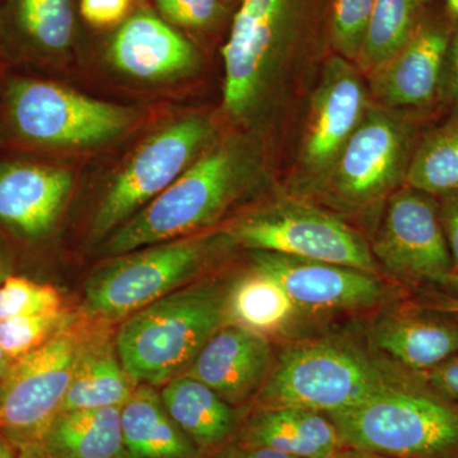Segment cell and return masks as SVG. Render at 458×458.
I'll list each match as a JSON object with an SVG mask.
<instances>
[{
    "label": "cell",
    "instance_id": "ba28073f",
    "mask_svg": "<svg viewBox=\"0 0 458 458\" xmlns=\"http://www.w3.org/2000/svg\"><path fill=\"white\" fill-rule=\"evenodd\" d=\"M4 107L13 134L36 147L99 146L120 137L135 122L131 108L31 78L7 84Z\"/></svg>",
    "mask_w": 458,
    "mask_h": 458
},
{
    "label": "cell",
    "instance_id": "7a4b0ae2",
    "mask_svg": "<svg viewBox=\"0 0 458 458\" xmlns=\"http://www.w3.org/2000/svg\"><path fill=\"white\" fill-rule=\"evenodd\" d=\"M415 375L348 335L285 345L252 409L297 408L334 414L354 408Z\"/></svg>",
    "mask_w": 458,
    "mask_h": 458
},
{
    "label": "cell",
    "instance_id": "74e56055",
    "mask_svg": "<svg viewBox=\"0 0 458 458\" xmlns=\"http://www.w3.org/2000/svg\"><path fill=\"white\" fill-rule=\"evenodd\" d=\"M419 302L433 307V309L441 310V311L454 313L458 315V301L448 295L441 293V292L434 291V289H427L421 291Z\"/></svg>",
    "mask_w": 458,
    "mask_h": 458
},
{
    "label": "cell",
    "instance_id": "d4e9b609",
    "mask_svg": "<svg viewBox=\"0 0 458 458\" xmlns=\"http://www.w3.org/2000/svg\"><path fill=\"white\" fill-rule=\"evenodd\" d=\"M137 386L123 369L116 346L89 340L60 411L122 408Z\"/></svg>",
    "mask_w": 458,
    "mask_h": 458
},
{
    "label": "cell",
    "instance_id": "f6af8a7d",
    "mask_svg": "<svg viewBox=\"0 0 458 458\" xmlns=\"http://www.w3.org/2000/svg\"><path fill=\"white\" fill-rule=\"evenodd\" d=\"M12 360H9L7 354L3 352L2 346H0V364H5V366H9L12 363Z\"/></svg>",
    "mask_w": 458,
    "mask_h": 458
},
{
    "label": "cell",
    "instance_id": "ffe728a7",
    "mask_svg": "<svg viewBox=\"0 0 458 458\" xmlns=\"http://www.w3.org/2000/svg\"><path fill=\"white\" fill-rule=\"evenodd\" d=\"M234 441L295 458H331L343 448L335 424L327 414L297 408L250 410L241 419Z\"/></svg>",
    "mask_w": 458,
    "mask_h": 458
},
{
    "label": "cell",
    "instance_id": "b9f144b4",
    "mask_svg": "<svg viewBox=\"0 0 458 458\" xmlns=\"http://www.w3.org/2000/svg\"><path fill=\"white\" fill-rule=\"evenodd\" d=\"M9 276H11V260H9L8 252L0 242V283L4 282Z\"/></svg>",
    "mask_w": 458,
    "mask_h": 458
},
{
    "label": "cell",
    "instance_id": "9a60e30c",
    "mask_svg": "<svg viewBox=\"0 0 458 458\" xmlns=\"http://www.w3.org/2000/svg\"><path fill=\"white\" fill-rule=\"evenodd\" d=\"M454 26L445 12L424 13L409 41L369 74L378 105L394 110H441L439 87Z\"/></svg>",
    "mask_w": 458,
    "mask_h": 458
},
{
    "label": "cell",
    "instance_id": "bcb514c9",
    "mask_svg": "<svg viewBox=\"0 0 458 458\" xmlns=\"http://www.w3.org/2000/svg\"><path fill=\"white\" fill-rule=\"evenodd\" d=\"M9 366H5V364H0V384H2L3 379H4L5 372H7Z\"/></svg>",
    "mask_w": 458,
    "mask_h": 458
},
{
    "label": "cell",
    "instance_id": "6da1fadb",
    "mask_svg": "<svg viewBox=\"0 0 458 458\" xmlns=\"http://www.w3.org/2000/svg\"><path fill=\"white\" fill-rule=\"evenodd\" d=\"M261 172L260 157L245 140L210 148L170 188L108 234L101 254L114 258L212 227L256 188Z\"/></svg>",
    "mask_w": 458,
    "mask_h": 458
},
{
    "label": "cell",
    "instance_id": "277c9868",
    "mask_svg": "<svg viewBox=\"0 0 458 458\" xmlns=\"http://www.w3.org/2000/svg\"><path fill=\"white\" fill-rule=\"evenodd\" d=\"M327 417L342 447L393 458H458V403L436 393L420 373Z\"/></svg>",
    "mask_w": 458,
    "mask_h": 458
},
{
    "label": "cell",
    "instance_id": "1f68e13d",
    "mask_svg": "<svg viewBox=\"0 0 458 458\" xmlns=\"http://www.w3.org/2000/svg\"><path fill=\"white\" fill-rule=\"evenodd\" d=\"M157 7L171 22L189 29H207L221 20V0H155Z\"/></svg>",
    "mask_w": 458,
    "mask_h": 458
},
{
    "label": "cell",
    "instance_id": "83f0119b",
    "mask_svg": "<svg viewBox=\"0 0 458 458\" xmlns=\"http://www.w3.org/2000/svg\"><path fill=\"white\" fill-rule=\"evenodd\" d=\"M421 0H375L355 65L369 74L409 41L424 16Z\"/></svg>",
    "mask_w": 458,
    "mask_h": 458
},
{
    "label": "cell",
    "instance_id": "cb8c5ba5",
    "mask_svg": "<svg viewBox=\"0 0 458 458\" xmlns=\"http://www.w3.org/2000/svg\"><path fill=\"white\" fill-rule=\"evenodd\" d=\"M40 443L54 458H126L122 408L60 411Z\"/></svg>",
    "mask_w": 458,
    "mask_h": 458
},
{
    "label": "cell",
    "instance_id": "e575fe53",
    "mask_svg": "<svg viewBox=\"0 0 458 458\" xmlns=\"http://www.w3.org/2000/svg\"><path fill=\"white\" fill-rule=\"evenodd\" d=\"M421 376L436 393L458 403V352Z\"/></svg>",
    "mask_w": 458,
    "mask_h": 458
},
{
    "label": "cell",
    "instance_id": "7c38bea8",
    "mask_svg": "<svg viewBox=\"0 0 458 458\" xmlns=\"http://www.w3.org/2000/svg\"><path fill=\"white\" fill-rule=\"evenodd\" d=\"M369 246L379 267L417 292L438 288L454 271L438 199L411 186H403L386 200Z\"/></svg>",
    "mask_w": 458,
    "mask_h": 458
},
{
    "label": "cell",
    "instance_id": "f546056e",
    "mask_svg": "<svg viewBox=\"0 0 458 458\" xmlns=\"http://www.w3.org/2000/svg\"><path fill=\"white\" fill-rule=\"evenodd\" d=\"M60 310H63L62 297L53 285L13 276L0 283V319Z\"/></svg>",
    "mask_w": 458,
    "mask_h": 458
},
{
    "label": "cell",
    "instance_id": "5bb4252c",
    "mask_svg": "<svg viewBox=\"0 0 458 458\" xmlns=\"http://www.w3.org/2000/svg\"><path fill=\"white\" fill-rule=\"evenodd\" d=\"M369 106L358 66L339 55L330 57L312 95L301 148V168L313 189L333 170Z\"/></svg>",
    "mask_w": 458,
    "mask_h": 458
},
{
    "label": "cell",
    "instance_id": "ac0fdd59",
    "mask_svg": "<svg viewBox=\"0 0 458 458\" xmlns=\"http://www.w3.org/2000/svg\"><path fill=\"white\" fill-rule=\"evenodd\" d=\"M73 176L55 165L0 164V225L22 240H44L56 227L73 190Z\"/></svg>",
    "mask_w": 458,
    "mask_h": 458
},
{
    "label": "cell",
    "instance_id": "9c48e42d",
    "mask_svg": "<svg viewBox=\"0 0 458 458\" xmlns=\"http://www.w3.org/2000/svg\"><path fill=\"white\" fill-rule=\"evenodd\" d=\"M236 245L379 274L366 238L336 214L309 201L280 199L227 229Z\"/></svg>",
    "mask_w": 458,
    "mask_h": 458
},
{
    "label": "cell",
    "instance_id": "30bf717a",
    "mask_svg": "<svg viewBox=\"0 0 458 458\" xmlns=\"http://www.w3.org/2000/svg\"><path fill=\"white\" fill-rule=\"evenodd\" d=\"M213 123L191 114L157 131L131 156L102 198L92 221V238L104 241L150 201L170 188L208 149Z\"/></svg>",
    "mask_w": 458,
    "mask_h": 458
},
{
    "label": "cell",
    "instance_id": "8d00e7d4",
    "mask_svg": "<svg viewBox=\"0 0 458 458\" xmlns=\"http://www.w3.org/2000/svg\"><path fill=\"white\" fill-rule=\"evenodd\" d=\"M216 458H295L282 454V452L271 450L258 445H241L236 441L231 443L228 447L221 452Z\"/></svg>",
    "mask_w": 458,
    "mask_h": 458
},
{
    "label": "cell",
    "instance_id": "7bdbcfd3",
    "mask_svg": "<svg viewBox=\"0 0 458 458\" xmlns=\"http://www.w3.org/2000/svg\"><path fill=\"white\" fill-rule=\"evenodd\" d=\"M18 448L0 433V458H17Z\"/></svg>",
    "mask_w": 458,
    "mask_h": 458
},
{
    "label": "cell",
    "instance_id": "836d02e7",
    "mask_svg": "<svg viewBox=\"0 0 458 458\" xmlns=\"http://www.w3.org/2000/svg\"><path fill=\"white\" fill-rule=\"evenodd\" d=\"M456 106H458V22L454 23L447 51H445L438 95V107L445 113Z\"/></svg>",
    "mask_w": 458,
    "mask_h": 458
},
{
    "label": "cell",
    "instance_id": "d6a6232c",
    "mask_svg": "<svg viewBox=\"0 0 458 458\" xmlns=\"http://www.w3.org/2000/svg\"><path fill=\"white\" fill-rule=\"evenodd\" d=\"M131 3L132 0H81V14L98 29L113 27L125 20Z\"/></svg>",
    "mask_w": 458,
    "mask_h": 458
},
{
    "label": "cell",
    "instance_id": "2e32d148",
    "mask_svg": "<svg viewBox=\"0 0 458 458\" xmlns=\"http://www.w3.org/2000/svg\"><path fill=\"white\" fill-rule=\"evenodd\" d=\"M375 351L411 372H429L458 352V315L415 301L394 303L369 330Z\"/></svg>",
    "mask_w": 458,
    "mask_h": 458
},
{
    "label": "cell",
    "instance_id": "d590c367",
    "mask_svg": "<svg viewBox=\"0 0 458 458\" xmlns=\"http://www.w3.org/2000/svg\"><path fill=\"white\" fill-rule=\"evenodd\" d=\"M438 201L443 229L454 261V271L458 273V191L439 198Z\"/></svg>",
    "mask_w": 458,
    "mask_h": 458
},
{
    "label": "cell",
    "instance_id": "60d3db41",
    "mask_svg": "<svg viewBox=\"0 0 458 458\" xmlns=\"http://www.w3.org/2000/svg\"><path fill=\"white\" fill-rule=\"evenodd\" d=\"M331 458H393L382 456V454H373V452H367L361 450H355V448H340Z\"/></svg>",
    "mask_w": 458,
    "mask_h": 458
},
{
    "label": "cell",
    "instance_id": "7402d4cb",
    "mask_svg": "<svg viewBox=\"0 0 458 458\" xmlns=\"http://www.w3.org/2000/svg\"><path fill=\"white\" fill-rule=\"evenodd\" d=\"M229 325L271 339H292L307 327L309 318L295 306L278 280L252 267L231 282L227 297Z\"/></svg>",
    "mask_w": 458,
    "mask_h": 458
},
{
    "label": "cell",
    "instance_id": "603a6c76",
    "mask_svg": "<svg viewBox=\"0 0 458 458\" xmlns=\"http://www.w3.org/2000/svg\"><path fill=\"white\" fill-rule=\"evenodd\" d=\"M126 458H205L168 414L155 386L138 385L122 406Z\"/></svg>",
    "mask_w": 458,
    "mask_h": 458
},
{
    "label": "cell",
    "instance_id": "f1b7e54d",
    "mask_svg": "<svg viewBox=\"0 0 458 458\" xmlns=\"http://www.w3.org/2000/svg\"><path fill=\"white\" fill-rule=\"evenodd\" d=\"M73 325L74 316L64 310L0 319V346L9 360H14L40 348Z\"/></svg>",
    "mask_w": 458,
    "mask_h": 458
},
{
    "label": "cell",
    "instance_id": "ab89813d",
    "mask_svg": "<svg viewBox=\"0 0 458 458\" xmlns=\"http://www.w3.org/2000/svg\"><path fill=\"white\" fill-rule=\"evenodd\" d=\"M434 291L441 292V293L458 301V273L452 271L451 276H448L447 279Z\"/></svg>",
    "mask_w": 458,
    "mask_h": 458
},
{
    "label": "cell",
    "instance_id": "4fadbf2b",
    "mask_svg": "<svg viewBox=\"0 0 458 458\" xmlns=\"http://www.w3.org/2000/svg\"><path fill=\"white\" fill-rule=\"evenodd\" d=\"M252 265L269 274L285 289L307 318L369 312L400 298L379 274L331 262L252 251Z\"/></svg>",
    "mask_w": 458,
    "mask_h": 458
},
{
    "label": "cell",
    "instance_id": "f35d334b",
    "mask_svg": "<svg viewBox=\"0 0 458 458\" xmlns=\"http://www.w3.org/2000/svg\"><path fill=\"white\" fill-rule=\"evenodd\" d=\"M17 458H54L49 452L45 450L40 442L30 443L18 448Z\"/></svg>",
    "mask_w": 458,
    "mask_h": 458
},
{
    "label": "cell",
    "instance_id": "8992f818",
    "mask_svg": "<svg viewBox=\"0 0 458 458\" xmlns=\"http://www.w3.org/2000/svg\"><path fill=\"white\" fill-rule=\"evenodd\" d=\"M233 246L237 245L225 229L114 256L87 280L83 311L105 321L129 318L188 284Z\"/></svg>",
    "mask_w": 458,
    "mask_h": 458
},
{
    "label": "cell",
    "instance_id": "ee69618b",
    "mask_svg": "<svg viewBox=\"0 0 458 458\" xmlns=\"http://www.w3.org/2000/svg\"><path fill=\"white\" fill-rule=\"evenodd\" d=\"M445 12L452 22H458V0H445Z\"/></svg>",
    "mask_w": 458,
    "mask_h": 458
},
{
    "label": "cell",
    "instance_id": "52a82bcc",
    "mask_svg": "<svg viewBox=\"0 0 458 458\" xmlns=\"http://www.w3.org/2000/svg\"><path fill=\"white\" fill-rule=\"evenodd\" d=\"M302 0H242L222 49L223 104L233 119L250 120L267 104L284 64Z\"/></svg>",
    "mask_w": 458,
    "mask_h": 458
},
{
    "label": "cell",
    "instance_id": "8fae6325",
    "mask_svg": "<svg viewBox=\"0 0 458 458\" xmlns=\"http://www.w3.org/2000/svg\"><path fill=\"white\" fill-rule=\"evenodd\" d=\"M89 337L74 325L9 364L0 384V433L17 448L40 442L62 410Z\"/></svg>",
    "mask_w": 458,
    "mask_h": 458
},
{
    "label": "cell",
    "instance_id": "3957f363",
    "mask_svg": "<svg viewBox=\"0 0 458 458\" xmlns=\"http://www.w3.org/2000/svg\"><path fill=\"white\" fill-rule=\"evenodd\" d=\"M229 286L231 282L200 280L123 319L114 345L135 384L165 385L185 373L208 340L228 325Z\"/></svg>",
    "mask_w": 458,
    "mask_h": 458
},
{
    "label": "cell",
    "instance_id": "44dd1931",
    "mask_svg": "<svg viewBox=\"0 0 458 458\" xmlns=\"http://www.w3.org/2000/svg\"><path fill=\"white\" fill-rule=\"evenodd\" d=\"M159 394L174 423L205 458H216L236 439L240 409L203 382L181 375L165 382Z\"/></svg>",
    "mask_w": 458,
    "mask_h": 458
},
{
    "label": "cell",
    "instance_id": "e0dca14e",
    "mask_svg": "<svg viewBox=\"0 0 458 458\" xmlns=\"http://www.w3.org/2000/svg\"><path fill=\"white\" fill-rule=\"evenodd\" d=\"M274 361L269 339L228 324L208 340L183 376L203 382L229 405L241 409L260 393Z\"/></svg>",
    "mask_w": 458,
    "mask_h": 458
},
{
    "label": "cell",
    "instance_id": "4dcf8cb0",
    "mask_svg": "<svg viewBox=\"0 0 458 458\" xmlns=\"http://www.w3.org/2000/svg\"><path fill=\"white\" fill-rule=\"evenodd\" d=\"M375 0H334L331 14V44L337 55L357 62Z\"/></svg>",
    "mask_w": 458,
    "mask_h": 458
},
{
    "label": "cell",
    "instance_id": "484cf974",
    "mask_svg": "<svg viewBox=\"0 0 458 458\" xmlns=\"http://www.w3.org/2000/svg\"><path fill=\"white\" fill-rule=\"evenodd\" d=\"M406 185L437 199L458 191V106L450 108L424 131Z\"/></svg>",
    "mask_w": 458,
    "mask_h": 458
},
{
    "label": "cell",
    "instance_id": "d6986e66",
    "mask_svg": "<svg viewBox=\"0 0 458 458\" xmlns=\"http://www.w3.org/2000/svg\"><path fill=\"white\" fill-rule=\"evenodd\" d=\"M108 59L123 74L164 82L191 73L199 54L191 42L150 12H138L114 33Z\"/></svg>",
    "mask_w": 458,
    "mask_h": 458
},
{
    "label": "cell",
    "instance_id": "4316f807",
    "mask_svg": "<svg viewBox=\"0 0 458 458\" xmlns=\"http://www.w3.org/2000/svg\"><path fill=\"white\" fill-rule=\"evenodd\" d=\"M11 22L21 42L36 53H64L73 42L72 0H12Z\"/></svg>",
    "mask_w": 458,
    "mask_h": 458
},
{
    "label": "cell",
    "instance_id": "7dc6e473",
    "mask_svg": "<svg viewBox=\"0 0 458 458\" xmlns=\"http://www.w3.org/2000/svg\"><path fill=\"white\" fill-rule=\"evenodd\" d=\"M429 2H430V0H421V3H423L424 5H426L427 3H429Z\"/></svg>",
    "mask_w": 458,
    "mask_h": 458
},
{
    "label": "cell",
    "instance_id": "5b68a950",
    "mask_svg": "<svg viewBox=\"0 0 458 458\" xmlns=\"http://www.w3.org/2000/svg\"><path fill=\"white\" fill-rule=\"evenodd\" d=\"M441 110H394L369 105L333 170L316 189L340 212L357 214L384 203L406 185L424 131Z\"/></svg>",
    "mask_w": 458,
    "mask_h": 458
}]
</instances>
